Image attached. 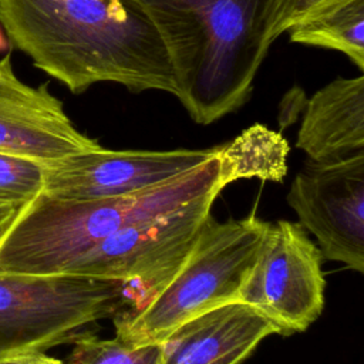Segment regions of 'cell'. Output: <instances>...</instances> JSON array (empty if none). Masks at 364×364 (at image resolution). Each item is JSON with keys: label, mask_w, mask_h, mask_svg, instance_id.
Returning a JSON list of instances; mask_svg holds the SVG:
<instances>
[{"label": "cell", "mask_w": 364, "mask_h": 364, "mask_svg": "<svg viewBox=\"0 0 364 364\" xmlns=\"http://www.w3.org/2000/svg\"><path fill=\"white\" fill-rule=\"evenodd\" d=\"M296 146L324 162L364 152V77L338 78L307 101Z\"/></svg>", "instance_id": "12"}, {"label": "cell", "mask_w": 364, "mask_h": 364, "mask_svg": "<svg viewBox=\"0 0 364 364\" xmlns=\"http://www.w3.org/2000/svg\"><path fill=\"white\" fill-rule=\"evenodd\" d=\"M344 0H272L266 37L269 44L280 37L290 27L321 13Z\"/></svg>", "instance_id": "17"}, {"label": "cell", "mask_w": 364, "mask_h": 364, "mask_svg": "<svg viewBox=\"0 0 364 364\" xmlns=\"http://www.w3.org/2000/svg\"><path fill=\"white\" fill-rule=\"evenodd\" d=\"M277 328L256 309L232 301L172 331L161 344V364H242Z\"/></svg>", "instance_id": "11"}, {"label": "cell", "mask_w": 364, "mask_h": 364, "mask_svg": "<svg viewBox=\"0 0 364 364\" xmlns=\"http://www.w3.org/2000/svg\"><path fill=\"white\" fill-rule=\"evenodd\" d=\"M0 364H67L58 358L47 355L46 351H27L0 361Z\"/></svg>", "instance_id": "18"}, {"label": "cell", "mask_w": 364, "mask_h": 364, "mask_svg": "<svg viewBox=\"0 0 364 364\" xmlns=\"http://www.w3.org/2000/svg\"><path fill=\"white\" fill-rule=\"evenodd\" d=\"M287 141L280 134L259 124L222 145V156L233 181L259 178L282 182L287 173Z\"/></svg>", "instance_id": "14"}, {"label": "cell", "mask_w": 364, "mask_h": 364, "mask_svg": "<svg viewBox=\"0 0 364 364\" xmlns=\"http://www.w3.org/2000/svg\"><path fill=\"white\" fill-rule=\"evenodd\" d=\"M46 165L0 151V200L17 208L43 192Z\"/></svg>", "instance_id": "16"}, {"label": "cell", "mask_w": 364, "mask_h": 364, "mask_svg": "<svg viewBox=\"0 0 364 364\" xmlns=\"http://www.w3.org/2000/svg\"><path fill=\"white\" fill-rule=\"evenodd\" d=\"M269 225L256 215L225 222L210 215L169 280L144 306L115 316V336L131 344L162 343L188 320L239 301Z\"/></svg>", "instance_id": "4"}, {"label": "cell", "mask_w": 364, "mask_h": 364, "mask_svg": "<svg viewBox=\"0 0 364 364\" xmlns=\"http://www.w3.org/2000/svg\"><path fill=\"white\" fill-rule=\"evenodd\" d=\"M286 200L317 239L324 259L364 273V152L324 162L307 159Z\"/></svg>", "instance_id": "8"}, {"label": "cell", "mask_w": 364, "mask_h": 364, "mask_svg": "<svg viewBox=\"0 0 364 364\" xmlns=\"http://www.w3.org/2000/svg\"><path fill=\"white\" fill-rule=\"evenodd\" d=\"M156 28L175 77L176 98L209 125L249 98L270 47L272 0H131Z\"/></svg>", "instance_id": "2"}, {"label": "cell", "mask_w": 364, "mask_h": 364, "mask_svg": "<svg viewBox=\"0 0 364 364\" xmlns=\"http://www.w3.org/2000/svg\"><path fill=\"white\" fill-rule=\"evenodd\" d=\"M17 209H18V208H17L14 203L0 200V232L7 226V223H9L10 219L14 216V213H16Z\"/></svg>", "instance_id": "19"}, {"label": "cell", "mask_w": 364, "mask_h": 364, "mask_svg": "<svg viewBox=\"0 0 364 364\" xmlns=\"http://www.w3.org/2000/svg\"><path fill=\"white\" fill-rule=\"evenodd\" d=\"M290 41L346 54L364 70V0H344L290 27Z\"/></svg>", "instance_id": "13"}, {"label": "cell", "mask_w": 364, "mask_h": 364, "mask_svg": "<svg viewBox=\"0 0 364 364\" xmlns=\"http://www.w3.org/2000/svg\"><path fill=\"white\" fill-rule=\"evenodd\" d=\"M67 364H161L159 343L131 344L119 337L100 338L91 330L71 343Z\"/></svg>", "instance_id": "15"}, {"label": "cell", "mask_w": 364, "mask_h": 364, "mask_svg": "<svg viewBox=\"0 0 364 364\" xmlns=\"http://www.w3.org/2000/svg\"><path fill=\"white\" fill-rule=\"evenodd\" d=\"M132 299L125 284L81 276L0 274V361L71 344Z\"/></svg>", "instance_id": "5"}, {"label": "cell", "mask_w": 364, "mask_h": 364, "mask_svg": "<svg viewBox=\"0 0 364 364\" xmlns=\"http://www.w3.org/2000/svg\"><path fill=\"white\" fill-rule=\"evenodd\" d=\"M220 149L196 169L128 196L61 199L40 192L0 232V274L64 276L82 255L122 228L219 195L233 182Z\"/></svg>", "instance_id": "3"}, {"label": "cell", "mask_w": 364, "mask_h": 364, "mask_svg": "<svg viewBox=\"0 0 364 364\" xmlns=\"http://www.w3.org/2000/svg\"><path fill=\"white\" fill-rule=\"evenodd\" d=\"M9 46H10V43H9V40L6 38L3 30L0 28V53H4V51L9 48Z\"/></svg>", "instance_id": "20"}, {"label": "cell", "mask_w": 364, "mask_h": 364, "mask_svg": "<svg viewBox=\"0 0 364 364\" xmlns=\"http://www.w3.org/2000/svg\"><path fill=\"white\" fill-rule=\"evenodd\" d=\"M321 252L307 230L290 220L270 223L239 301L263 314L277 334L307 330L324 307Z\"/></svg>", "instance_id": "7"}, {"label": "cell", "mask_w": 364, "mask_h": 364, "mask_svg": "<svg viewBox=\"0 0 364 364\" xmlns=\"http://www.w3.org/2000/svg\"><path fill=\"white\" fill-rule=\"evenodd\" d=\"M101 145L78 131L47 84L31 87L0 58V151L51 165Z\"/></svg>", "instance_id": "10"}, {"label": "cell", "mask_w": 364, "mask_h": 364, "mask_svg": "<svg viewBox=\"0 0 364 364\" xmlns=\"http://www.w3.org/2000/svg\"><path fill=\"white\" fill-rule=\"evenodd\" d=\"M216 198V193L206 195L122 228L82 255L64 276L121 282L132 299L128 309L144 306L186 259Z\"/></svg>", "instance_id": "6"}, {"label": "cell", "mask_w": 364, "mask_h": 364, "mask_svg": "<svg viewBox=\"0 0 364 364\" xmlns=\"http://www.w3.org/2000/svg\"><path fill=\"white\" fill-rule=\"evenodd\" d=\"M9 43L81 94L98 82L176 97L162 40L131 0H0Z\"/></svg>", "instance_id": "1"}, {"label": "cell", "mask_w": 364, "mask_h": 364, "mask_svg": "<svg viewBox=\"0 0 364 364\" xmlns=\"http://www.w3.org/2000/svg\"><path fill=\"white\" fill-rule=\"evenodd\" d=\"M219 146L172 151L98 148L46 166L43 193L61 199L119 198L164 185L210 161Z\"/></svg>", "instance_id": "9"}]
</instances>
